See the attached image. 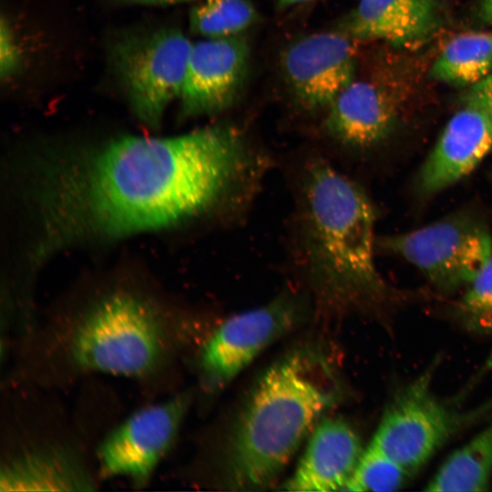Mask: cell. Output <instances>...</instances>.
Instances as JSON below:
<instances>
[{
    "instance_id": "1",
    "label": "cell",
    "mask_w": 492,
    "mask_h": 492,
    "mask_svg": "<svg viewBox=\"0 0 492 492\" xmlns=\"http://www.w3.org/2000/svg\"><path fill=\"white\" fill-rule=\"evenodd\" d=\"M266 158L237 128L128 136L62 162L39 190L47 248L228 212L251 198Z\"/></svg>"
},
{
    "instance_id": "2",
    "label": "cell",
    "mask_w": 492,
    "mask_h": 492,
    "mask_svg": "<svg viewBox=\"0 0 492 492\" xmlns=\"http://www.w3.org/2000/svg\"><path fill=\"white\" fill-rule=\"evenodd\" d=\"M375 213L364 190L322 158L297 190V259L318 302L338 310L377 303L387 287L374 257Z\"/></svg>"
},
{
    "instance_id": "3",
    "label": "cell",
    "mask_w": 492,
    "mask_h": 492,
    "mask_svg": "<svg viewBox=\"0 0 492 492\" xmlns=\"http://www.w3.org/2000/svg\"><path fill=\"white\" fill-rule=\"evenodd\" d=\"M340 397L329 366L298 349L258 379L226 442L224 484L234 491L270 488L315 425Z\"/></svg>"
},
{
    "instance_id": "4",
    "label": "cell",
    "mask_w": 492,
    "mask_h": 492,
    "mask_svg": "<svg viewBox=\"0 0 492 492\" xmlns=\"http://www.w3.org/2000/svg\"><path fill=\"white\" fill-rule=\"evenodd\" d=\"M165 343L154 309L121 293L102 300L81 318L71 333L69 353L80 368L138 377L159 364Z\"/></svg>"
},
{
    "instance_id": "5",
    "label": "cell",
    "mask_w": 492,
    "mask_h": 492,
    "mask_svg": "<svg viewBox=\"0 0 492 492\" xmlns=\"http://www.w3.org/2000/svg\"><path fill=\"white\" fill-rule=\"evenodd\" d=\"M432 377L431 368L394 393L370 442L412 475L490 406L464 410L454 405L434 393Z\"/></svg>"
},
{
    "instance_id": "6",
    "label": "cell",
    "mask_w": 492,
    "mask_h": 492,
    "mask_svg": "<svg viewBox=\"0 0 492 492\" xmlns=\"http://www.w3.org/2000/svg\"><path fill=\"white\" fill-rule=\"evenodd\" d=\"M192 43L176 28H159L122 36L110 60L135 116L159 127L168 106L179 98Z\"/></svg>"
},
{
    "instance_id": "7",
    "label": "cell",
    "mask_w": 492,
    "mask_h": 492,
    "mask_svg": "<svg viewBox=\"0 0 492 492\" xmlns=\"http://www.w3.org/2000/svg\"><path fill=\"white\" fill-rule=\"evenodd\" d=\"M404 258L444 292L466 288L492 254V238L473 215L457 213L420 229L376 241Z\"/></svg>"
},
{
    "instance_id": "8",
    "label": "cell",
    "mask_w": 492,
    "mask_h": 492,
    "mask_svg": "<svg viewBox=\"0 0 492 492\" xmlns=\"http://www.w3.org/2000/svg\"><path fill=\"white\" fill-rule=\"evenodd\" d=\"M303 313L297 296L283 294L226 318L200 349L199 364L204 385L213 392L226 387L269 345L293 330Z\"/></svg>"
},
{
    "instance_id": "9",
    "label": "cell",
    "mask_w": 492,
    "mask_h": 492,
    "mask_svg": "<svg viewBox=\"0 0 492 492\" xmlns=\"http://www.w3.org/2000/svg\"><path fill=\"white\" fill-rule=\"evenodd\" d=\"M189 400L182 395L149 405L111 431L98 448L103 475L146 484L175 440Z\"/></svg>"
},
{
    "instance_id": "10",
    "label": "cell",
    "mask_w": 492,
    "mask_h": 492,
    "mask_svg": "<svg viewBox=\"0 0 492 492\" xmlns=\"http://www.w3.org/2000/svg\"><path fill=\"white\" fill-rule=\"evenodd\" d=\"M355 39L334 29L290 44L281 67L295 101L304 109H327L357 72Z\"/></svg>"
},
{
    "instance_id": "11",
    "label": "cell",
    "mask_w": 492,
    "mask_h": 492,
    "mask_svg": "<svg viewBox=\"0 0 492 492\" xmlns=\"http://www.w3.org/2000/svg\"><path fill=\"white\" fill-rule=\"evenodd\" d=\"M250 56L243 34L192 44L179 96L180 114L214 115L231 108L245 84Z\"/></svg>"
},
{
    "instance_id": "12",
    "label": "cell",
    "mask_w": 492,
    "mask_h": 492,
    "mask_svg": "<svg viewBox=\"0 0 492 492\" xmlns=\"http://www.w3.org/2000/svg\"><path fill=\"white\" fill-rule=\"evenodd\" d=\"M324 129L338 146L370 150L392 133L398 117L393 94L374 77H357L326 109Z\"/></svg>"
},
{
    "instance_id": "13",
    "label": "cell",
    "mask_w": 492,
    "mask_h": 492,
    "mask_svg": "<svg viewBox=\"0 0 492 492\" xmlns=\"http://www.w3.org/2000/svg\"><path fill=\"white\" fill-rule=\"evenodd\" d=\"M492 149V123L464 103L446 123L417 175V189L433 195L467 176Z\"/></svg>"
},
{
    "instance_id": "14",
    "label": "cell",
    "mask_w": 492,
    "mask_h": 492,
    "mask_svg": "<svg viewBox=\"0 0 492 492\" xmlns=\"http://www.w3.org/2000/svg\"><path fill=\"white\" fill-rule=\"evenodd\" d=\"M364 447L356 430L342 417L323 416L282 489L300 492L343 491Z\"/></svg>"
},
{
    "instance_id": "15",
    "label": "cell",
    "mask_w": 492,
    "mask_h": 492,
    "mask_svg": "<svg viewBox=\"0 0 492 492\" xmlns=\"http://www.w3.org/2000/svg\"><path fill=\"white\" fill-rule=\"evenodd\" d=\"M436 25V0H359L336 29L356 41L410 46L429 36Z\"/></svg>"
},
{
    "instance_id": "16",
    "label": "cell",
    "mask_w": 492,
    "mask_h": 492,
    "mask_svg": "<svg viewBox=\"0 0 492 492\" xmlns=\"http://www.w3.org/2000/svg\"><path fill=\"white\" fill-rule=\"evenodd\" d=\"M89 482L65 456L29 452L8 462L0 474L1 491H77Z\"/></svg>"
},
{
    "instance_id": "17",
    "label": "cell",
    "mask_w": 492,
    "mask_h": 492,
    "mask_svg": "<svg viewBox=\"0 0 492 492\" xmlns=\"http://www.w3.org/2000/svg\"><path fill=\"white\" fill-rule=\"evenodd\" d=\"M492 480V422L438 467L425 490L431 492L487 491Z\"/></svg>"
},
{
    "instance_id": "18",
    "label": "cell",
    "mask_w": 492,
    "mask_h": 492,
    "mask_svg": "<svg viewBox=\"0 0 492 492\" xmlns=\"http://www.w3.org/2000/svg\"><path fill=\"white\" fill-rule=\"evenodd\" d=\"M492 74V33L472 32L452 38L430 69V77L451 86L471 87Z\"/></svg>"
},
{
    "instance_id": "19",
    "label": "cell",
    "mask_w": 492,
    "mask_h": 492,
    "mask_svg": "<svg viewBox=\"0 0 492 492\" xmlns=\"http://www.w3.org/2000/svg\"><path fill=\"white\" fill-rule=\"evenodd\" d=\"M259 20L251 0H198L190 13L191 32L205 38L242 35Z\"/></svg>"
},
{
    "instance_id": "20",
    "label": "cell",
    "mask_w": 492,
    "mask_h": 492,
    "mask_svg": "<svg viewBox=\"0 0 492 492\" xmlns=\"http://www.w3.org/2000/svg\"><path fill=\"white\" fill-rule=\"evenodd\" d=\"M411 476L399 462L370 443L364 449L343 491H395L400 489Z\"/></svg>"
},
{
    "instance_id": "21",
    "label": "cell",
    "mask_w": 492,
    "mask_h": 492,
    "mask_svg": "<svg viewBox=\"0 0 492 492\" xmlns=\"http://www.w3.org/2000/svg\"><path fill=\"white\" fill-rule=\"evenodd\" d=\"M461 323L480 334H492V254L465 288L457 305Z\"/></svg>"
},
{
    "instance_id": "22",
    "label": "cell",
    "mask_w": 492,
    "mask_h": 492,
    "mask_svg": "<svg viewBox=\"0 0 492 492\" xmlns=\"http://www.w3.org/2000/svg\"><path fill=\"white\" fill-rule=\"evenodd\" d=\"M0 72L2 79L10 78L19 69L21 53L14 32L8 21H1Z\"/></svg>"
},
{
    "instance_id": "23",
    "label": "cell",
    "mask_w": 492,
    "mask_h": 492,
    "mask_svg": "<svg viewBox=\"0 0 492 492\" xmlns=\"http://www.w3.org/2000/svg\"><path fill=\"white\" fill-rule=\"evenodd\" d=\"M465 103L480 109L492 123V74L469 87Z\"/></svg>"
},
{
    "instance_id": "24",
    "label": "cell",
    "mask_w": 492,
    "mask_h": 492,
    "mask_svg": "<svg viewBox=\"0 0 492 492\" xmlns=\"http://www.w3.org/2000/svg\"><path fill=\"white\" fill-rule=\"evenodd\" d=\"M121 3L144 5H178L193 0H115Z\"/></svg>"
},
{
    "instance_id": "25",
    "label": "cell",
    "mask_w": 492,
    "mask_h": 492,
    "mask_svg": "<svg viewBox=\"0 0 492 492\" xmlns=\"http://www.w3.org/2000/svg\"><path fill=\"white\" fill-rule=\"evenodd\" d=\"M479 11L484 22L492 23V0H482Z\"/></svg>"
},
{
    "instance_id": "26",
    "label": "cell",
    "mask_w": 492,
    "mask_h": 492,
    "mask_svg": "<svg viewBox=\"0 0 492 492\" xmlns=\"http://www.w3.org/2000/svg\"><path fill=\"white\" fill-rule=\"evenodd\" d=\"M313 0H277L276 9L278 11L284 10L288 7L293 6L298 4L307 3Z\"/></svg>"
}]
</instances>
